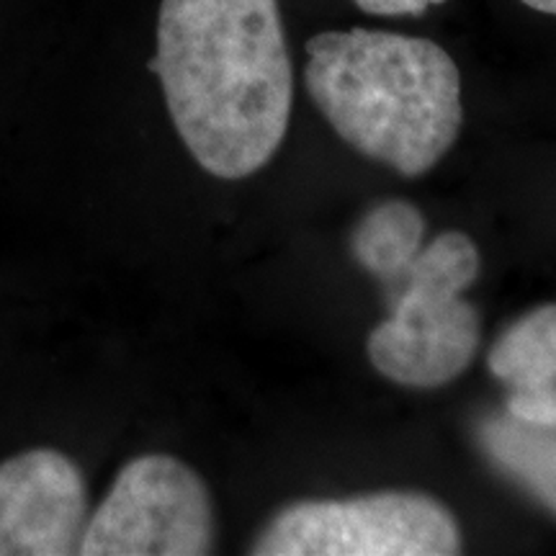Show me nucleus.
Masks as SVG:
<instances>
[{
	"label": "nucleus",
	"mask_w": 556,
	"mask_h": 556,
	"mask_svg": "<svg viewBox=\"0 0 556 556\" xmlns=\"http://www.w3.org/2000/svg\"><path fill=\"white\" fill-rule=\"evenodd\" d=\"M88 523L83 471L58 448L0 462V556L78 554Z\"/></svg>",
	"instance_id": "6"
},
{
	"label": "nucleus",
	"mask_w": 556,
	"mask_h": 556,
	"mask_svg": "<svg viewBox=\"0 0 556 556\" xmlns=\"http://www.w3.org/2000/svg\"><path fill=\"white\" fill-rule=\"evenodd\" d=\"M520 3H526L528 9H533V11H541V13H548V16H556V0H520Z\"/></svg>",
	"instance_id": "11"
},
{
	"label": "nucleus",
	"mask_w": 556,
	"mask_h": 556,
	"mask_svg": "<svg viewBox=\"0 0 556 556\" xmlns=\"http://www.w3.org/2000/svg\"><path fill=\"white\" fill-rule=\"evenodd\" d=\"M214 552V507L204 479L176 456L124 464L88 516L83 556H201Z\"/></svg>",
	"instance_id": "5"
},
{
	"label": "nucleus",
	"mask_w": 556,
	"mask_h": 556,
	"mask_svg": "<svg viewBox=\"0 0 556 556\" xmlns=\"http://www.w3.org/2000/svg\"><path fill=\"white\" fill-rule=\"evenodd\" d=\"M477 276L479 250L464 232L422 245L384 287L392 315L368 336L374 368L415 389L443 387L467 371L479 348V312L462 294Z\"/></svg>",
	"instance_id": "3"
},
{
	"label": "nucleus",
	"mask_w": 556,
	"mask_h": 556,
	"mask_svg": "<svg viewBox=\"0 0 556 556\" xmlns=\"http://www.w3.org/2000/svg\"><path fill=\"white\" fill-rule=\"evenodd\" d=\"M490 374L507 387L505 409L528 422H556V304L528 312L495 340Z\"/></svg>",
	"instance_id": "7"
},
{
	"label": "nucleus",
	"mask_w": 556,
	"mask_h": 556,
	"mask_svg": "<svg viewBox=\"0 0 556 556\" xmlns=\"http://www.w3.org/2000/svg\"><path fill=\"white\" fill-rule=\"evenodd\" d=\"M353 3L374 16H417V13H426L430 5H441L446 0H353Z\"/></svg>",
	"instance_id": "10"
},
{
	"label": "nucleus",
	"mask_w": 556,
	"mask_h": 556,
	"mask_svg": "<svg viewBox=\"0 0 556 556\" xmlns=\"http://www.w3.org/2000/svg\"><path fill=\"white\" fill-rule=\"evenodd\" d=\"M462 552L454 513L422 492H371L283 507L255 541L258 556H451Z\"/></svg>",
	"instance_id": "4"
},
{
	"label": "nucleus",
	"mask_w": 556,
	"mask_h": 556,
	"mask_svg": "<svg viewBox=\"0 0 556 556\" xmlns=\"http://www.w3.org/2000/svg\"><path fill=\"white\" fill-rule=\"evenodd\" d=\"M426 245V219L409 201H384L366 214L353 235V255L374 278L392 283Z\"/></svg>",
	"instance_id": "9"
},
{
	"label": "nucleus",
	"mask_w": 556,
	"mask_h": 556,
	"mask_svg": "<svg viewBox=\"0 0 556 556\" xmlns=\"http://www.w3.org/2000/svg\"><path fill=\"white\" fill-rule=\"evenodd\" d=\"M477 443L500 475L556 516V422H528L505 409L479 420Z\"/></svg>",
	"instance_id": "8"
},
{
	"label": "nucleus",
	"mask_w": 556,
	"mask_h": 556,
	"mask_svg": "<svg viewBox=\"0 0 556 556\" xmlns=\"http://www.w3.org/2000/svg\"><path fill=\"white\" fill-rule=\"evenodd\" d=\"M307 88L330 127L402 176L435 168L462 131V75L441 45L394 31H323L307 41Z\"/></svg>",
	"instance_id": "2"
},
{
	"label": "nucleus",
	"mask_w": 556,
	"mask_h": 556,
	"mask_svg": "<svg viewBox=\"0 0 556 556\" xmlns=\"http://www.w3.org/2000/svg\"><path fill=\"white\" fill-rule=\"evenodd\" d=\"M150 70L180 139L212 176H253L281 148L294 75L278 0H163Z\"/></svg>",
	"instance_id": "1"
}]
</instances>
